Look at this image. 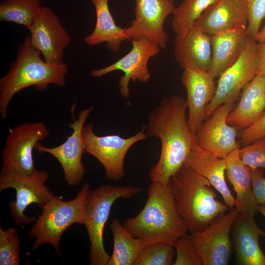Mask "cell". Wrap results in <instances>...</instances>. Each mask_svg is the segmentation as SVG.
<instances>
[{"instance_id":"obj_25","label":"cell","mask_w":265,"mask_h":265,"mask_svg":"<svg viewBox=\"0 0 265 265\" xmlns=\"http://www.w3.org/2000/svg\"><path fill=\"white\" fill-rule=\"evenodd\" d=\"M110 0H91L95 10L96 21L93 31L84 37L89 46L105 43L106 48L113 53L118 52L126 40H130L125 28L118 26L109 8Z\"/></svg>"},{"instance_id":"obj_19","label":"cell","mask_w":265,"mask_h":265,"mask_svg":"<svg viewBox=\"0 0 265 265\" xmlns=\"http://www.w3.org/2000/svg\"><path fill=\"white\" fill-rule=\"evenodd\" d=\"M174 45L175 59L183 70L209 71L212 54L211 36L195 25L184 33L176 35Z\"/></svg>"},{"instance_id":"obj_5","label":"cell","mask_w":265,"mask_h":265,"mask_svg":"<svg viewBox=\"0 0 265 265\" xmlns=\"http://www.w3.org/2000/svg\"><path fill=\"white\" fill-rule=\"evenodd\" d=\"M90 190L89 184L84 183L73 199L63 201L55 195L41 209V214L28 232L29 238H34L32 250L50 243L60 253V241L65 231L75 223L84 225Z\"/></svg>"},{"instance_id":"obj_34","label":"cell","mask_w":265,"mask_h":265,"mask_svg":"<svg viewBox=\"0 0 265 265\" xmlns=\"http://www.w3.org/2000/svg\"><path fill=\"white\" fill-rule=\"evenodd\" d=\"M265 136V111L260 118L248 128L240 130L238 136L244 146Z\"/></svg>"},{"instance_id":"obj_7","label":"cell","mask_w":265,"mask_h":265,"mask_svg":"<svg viewBox=\"0 0 265 265\" xmlns=\"http://www.w3.org/2000/svg\"><path fill=\"white\" fill-rule=\"evenodd\" d=\"M50 131L42 121L26 122L9 128L1 153L0 174L28 175L35 170L33 150Z\"/></svg>"},{"instance_id":"obj_35","label":"cell","mask_w":265,"mask_h":265,"mask_svg":"<svg viewBox=\"0 0 265 265\" xmlns=\"http://www.w3.org/2000/svg\"><path fill=\"white\" fill-rule=\"evenodd\" d=\"M253 194L257 204L265 206V177L261 168H249Z\"/></svg>"},{"instance_id":"obj_26","label":"cell","mask_w":265,"mask_h":265,"mask_svg":"<svg viewBox=\"0 0 265 265\" xmlns=\"http://www.w3.org/2000/svg\"><path fill=\"white\" fill-rule=\"evenodd\" d=\"M113 239V251L107 265H134L145 246L120 222L114 218L110 225Z\"/></svg>"},{"instance_id":"obj_27","label":"cell","mask_w":265,"mask_h":265,"mask_svg":"<svg viewBox=\"0 0 265 265\" xmlns=\"http://www.w3.org/2000/svg\"><path fill=\"white\" fill-rule=\"evenodd\" d=\"M42 7L41 0H4L0 3V19L29 30Z\"/></svg>"},{"instance_id":"obj_29","label":"cell","mask_w":265,"mask_h":265,"mask_svg":"<svg viewBox=\"0 0 265 265\" xmlns=\"http://www.w3.org/2000/svg\"><path fill=\"white\" fill-rule=\"evenodd\" d=\"M176 251L174 246L164 242L145 246L134 265H172Z\"/></svg>"},{"instance_id":"obj_24","label":"cell","mask_w":265,"mask_h":265,"mask_svg":"<svg viewBox=\"0 0 265 265\" xmlns=\"http://www.w3.org/2000/svg\"><path fill=\"white\" fill-rule=\"evenodd\" d=\"M225 176L236 193L235 208L239 213L254 216L257 204L254 197L249 167L242 160L239 148L229 153L225 158Z\"/></svg>"},{"instance_id":"obj_38","label":"cell","mask_w":265,"mask_h":265,"mask_svg":"<svg viewBox=\"0 0 265 265\" xmlns=\"http://www.w3.org/2000/svg\"><path fill=\"white\" fill-rule=\"evenodd\" d=\"M257 211L260 212L265 217V206L258 205L257 207Z\"/></svg>"},{"instance_id":"obj_8","label":"cell","mask_w":265,"mask_h":265,"mask_svg":"<svg viewBox=\"0 0 265 265\" xmlns=\"http://www.w3.org/2000/svg\"><path fill=\"white\" fill-rule=\"evenodd\" d=\"M50 176L45 170H36L28 175L15 173L0 174V191L7 188L16 190V199L9 202V212L14 221L19 226L34 222L36 217H28L25 210L35 203L42 209L54 196L46 185Z\"/></svg>"},{"instance_id":"obj_23","label":"cell","mask_w":265,"mask_h":265,"mask_svg":"<svg viewBox=\"0 0 265 265\" xmlns=\"http://www.w3.org/2000/svg\"><path fill=\"white\" fill-rule=\"evenodd\" d=\"M185 163L194 171L206 178L222 196L230 208L236 206V199L229 189L225 180L226 163L220 158L195 145Z\"/></svg>"},{"instance_id":"obj_21","label":"cell","mask_w":265,"mask_h":265,"mask_svg":"<svg viewBox=\"0 0 265 265\" xmlns=\"http://www.w3.org/2000/svg\"><path fill=\"white\" fill-rule=\"evenodd\" d=\"M249 37L247 26L225 30L211 36L212 62L209 71L214 79L237 59Z\"/></svg>"},{"instance_id":"obj_39","label":"cell","mask_w":265,"mask_h":265,"mask_svg":"<svg viewBox=\"0 0 265 265\" xmlns=\"http://www.w3.org/2000/svg\"><path fill=\"white\" fill-rule=\"evenodd\" d=\"M173 1H174L175 0H172Z\"/></svg>"},{"instance_id":"obj_20","label":"cell","mask_w":265,"mask_h":265,"mask_svg":"<svg viewBox=\"0 0 265 265\" xmlns=\"http://www.w3.org/2000/svg\"><path fill=\"white\" fill-rule=\"evenodd\" d=\"M248 15L243 0H218L209 6L194 25L211 36L246 26Z\"/></svg>"},{"instance_id":"obj_17","label":"cell","mask_w":265,"mask_h":265,"mask_svg":"<svg viewBox=\"0 0 265 265\" xmlns=\"http://www.w3.org/2000/svg\"><path fill=\"white\" fill-rule=\"evenodd\" d=\"M182 82L186 90L188 127L196 133L205 119V109L212 99L216 85L209 71L189 68L184 70Z\"/></svg>"},{"instance_id":"obj_30","label":"cell","mask_w":265,"mask_h":265,"mask_svg":"<svg viewBox=\"0 0 265 265\" xmlns=\"http://www.w3.org/2000/svg\"><path fill=\"white\" fill-rule=\"evenodd\" d=\"M21 240L15 227L4 230L0 226V265H19Z\"/></svg>"},{"instance_id":"obj_14","label":"cell","mask_w":265,"mask_h":265,"mask_svg":"<svg viewBox=\"0 0 265 265\" xmlns=\"http://www.w3.org/2000/svg\"><path fill=\"white\" fill-rule=\"evenodd\" d=\"M172 0H135V17L126 28L130 41L147 39L165 48L168 36L164 30L165 20L175 6Z\"/></svg>"},{"instance_id":"obj_32","label":"cell","mask_w":265,"mask_h":265,"mask_svg":"<svg viewBox=\"0 0 265 265\" xmlns=\"http://www.w3.org/2000/svg\"><path fill=\"white\" fill-rule=\"evenodd\" d=\"M243 162L251 168H265V136L239 148Z\"/></svg>"},{"instance_id":"obj_2","label":"cell","mask_w":265,"mask_h":265,"mask_svg":"<svg viewBox=\"0 0 265 265\" xmlns=\"http://www.w3.org/2000/svg\"><path fill=\"white\" fill-rule=\"evenodd\" d=\"M147 196L143 209L136 216L127 218L124 226L145 246L159 242L174 245L188 230L177 211L168 184L152 182Z\"/></svg>"},{"instance_id":"obj_6","label":"cell","mask_w":265,"mask_h":265,"mask_svg":"<svg viewBox=\"0 0 265 265\" xmlns=\"http://www.w3.org/2000/svg\"><path fill=\"white\" fill-rule=\"evenodd\" d=\"M141 191L137 186L111 185L90 190L84 223L91 243L89 265H107L110 258L104 245L103 232L114 203L119 198H132Z\"/></svg>"},{"instance_id":"obj_12","label":"cell","mask_w":265,"mask_h":265,"mask_svg":"<svg viewBox=\"0 0 265 265\" xmlns=\"http://www.w3.org/2000/svg\"><path fill=\"white\" fill-rule=\"evenodd\" d=\"M238 211L231 208L216 217L201 231L188 235L200 256L203 265L229 264L232 246L231 229Z\"/></svg>"},{"instance_id":"obj_28","label":"cell","mask_w":265,"mask_h":265,"mask_svg":"<svg viewBox=\"0 0 265 265\" xmlns=\"http://www.w3.org/2000/svg\"><path fill=\"white\" fill-rule=\"evenodd\" d=\"M218 0H184L175 7L172 27L176 35L187 31L204 11Z\"/></svg>"},{"instance_id":"obj_13","label":"cell","mask_w":265,"mask_h":265,"mask_svg":"<svg viewBox=\"0 0 265 265\" xmlns=\"http://www.w3.org/2000/svg\"><path fill=\"white\" fill-rule=\"evenodd\" d=\"M132 48L125 56L104 68L91 71L94 77H101L115 71H122L124 75L119 82L121 95L128 99L130 96L129 83L131 80L141 82L148 81L151 74L148 64L150 59L160 53V47L155 43L146 38L131 40Z\"/></svg>"},{"instance_id":"obj_10","label":"cell","mask_w":265,"mask_h":265,"mask_svg":"<svg viewBox=\"0 0 265 265\" xmlns=\"http://www.w3.org/2000/svg\"><path fill=\"white\" fill-rule=\"evenodd\" d=\"M257 42L248 38L235 62L219 77L214 95L205 109V119L221 105L235 103L244 87L257 75Z\"/></svg>"},{"instance_id":"obj_16","label":"cell","mask_w":265,"mask_h":265,"mask_svg":"<svg viewBox=\"0 0 265 265\" xmlns=\"http://www.w3.org/2000/svg\"><path fill=\"white\" fill-rule=\"evenodd\" d=\"M236 106L235 102L221 105L204 121L196 133L200 147L220 158L239 148L236 139L238 129L227 123L228 116Z\"/></svg>"},{"instance_id":"obj_33","label":"cell","mask_w":265,"mask_h":265,"mask_svg":"<svg viewBox=\"0 0 265 265\" xmlns=\"http://www.w3.org/2000/svg\"><path fill=\"white\" fill-rule=\"evenodd\" d=\"M248 15V37L255 40L262 21L265 19V0H243Z\"/></svg>"},{"instance_id":"obj_11","label":"cell","mask_w":265,"mask_h":265,"mask_svg":"<svg viewBox=\"0 0 265 265\" xmlns=\"http://www.w3.org/2000/svg\"><path fill=\"white\" fill-rule=\"evenodd\" d=\"M93 109V106L82 109L78 118L75 119L74 106H73V122L68 125L72 130V132L66 140L56 147H48L39 142L35 147L39 153H48L58 160L63 171L64 180L70 186H78L83 179L85 170L82 162V157L85 152L82 129Z\"/></svg>"},{"instance_id":"obj_36","label":"cell","mask_w":265,"mask_h":265,"mask_svg":"<svg viewBox=\"0 0 265 265\" xmlns=\"http://www.w3.org/2000/svg\"><path fill=\"white\" fill-rule=\"evenodd\" d=\"M257 74L265 77V42L257 43Z\"/></svg>"},{"instance_id":"obj_18","label":"cell","mask_w":265,"mask_h":265,"mask_svg":"<svg viewBox=\"0 0 265 265\" xmlns=\"http://www.w3.org/2000/svg\"><path fill=\"white\" fill-rule=\"evenodd\" d=\"M265 232L257 224L254 216L238 212L232 225L231 237L239 265H265V255L259 242Z\"/></svg>"},{"instance_id":"obj_1","label":"cell","mask_w":265,"mask_h":265,"mask_svg":"<svg viewBox=\"0 0 265 265\" xmlns=\"http://www.w3.org/2000/svg\"><path fill=\"white\" fill-rule=\"evenodd\" d=\"M186 108V99L171 95L164 98L148 116L146 134L159 138L161 144L159 160L148 175L152 182L168 184L197 143L188 127Z\"/></svg>"},{"instance_id":"obj_37","label":"cell","mask_w":265,"mask_h":265,"mask_svg":"<svg viewBox=\"0 0 265 265\" xmlns=\"http://www.w3.org/2000/svg\"><path fill=\"white\" fill-rule=\"evenodd\" d=\"M255 40L258 42H265V24L257 33Z\"/></svg>"},{"instance_id":"obj_3","label":"cell","mask_w":265,"mask_h":265,"mask_svg":"<svg viewBox=\"0 0 265 265\" xmlns=\"http://www.w3.org/2000/svg\"><path fill=\"white\" fill-rule=\"evenodd\" d=\"M40 54L32 44L29 36H26L18 48L15 60L0 79V113L2 120L6 119L11 100L20 91L32 86L41 90L50 84L59 87L65 86L67 64L50 63L43 60Z\"/></svg>"},{"instance_id":"obj_22","label":"cell","mask_w":265,"mask_h":265,"mask_svg":"<svg viewBox=\"0 0 265 265\" xmlns=\"http://www.w3.org/2000/svg\"><path fill=\"white\" fill-rule=\"evenodd\" d=\"M265 111V77L257 74L244 87L238 105L230 112L227 123L242 130L253 125Z\"/></svg>"},{"instance_id":"obj_4","label":"cell","mask_w":265,"mask_h":265,"mask_svg":"<svg viewBox=\"0 0 265 265\" xmlns=\"http://www.w3.org/2000/svg\"><path fill=\"white\" fill-rule=\"evenodd\" d=\"M168 185L177 211L190 233L202 231L228 211L229 207L216 199L209 181L185 163Z\"/></svg>"},{"instance_id":"obj_31","label":"cell","mask_w":265,"mask_h":265,"mask_svg":"<svg viewBox=\"0 0 265 265\" xmlns=\"http://www.w3.org/2000/svg\"><path fill=\"white\" fill-rule=\"evenodd\" d=\"M173 246L176 255L174 265H203L202 260L188 235L182 236Z\"/></svg>"},{"instance_id":"obj_9","label":"cell","mask_w":265,"mask_h":265,"mask_svg":"<svg viewBox=\"0 0 265 265\" xmlns=\"http://www.w3.org/2000/svg\"><path fill=\"white\" fill-rule=\"evenodd\" d=\"M145 128L134 135L126 138L117 134L99 136L95 133L93 124L84 125L82 137L85 152L101 163L107 179L121 180L125 174L124 160L128 151L135 143L147 137Z\"/></svg>"},{"instance_id":"obj_15","label":"cell","mask_w":265,"mask_h":265,"mask_svg":"<svg viewBox=\"0 0 265 265\" xmlns=\"http://www.w3.org/2000/svg\"><path fill=\"white\" fill-rule=\"evenodd\" d=\"M29 30L32 44L45 61L53 64L64 63V51L71 39L52 9L42 6Z\"/></svg>"}]
</instances>
